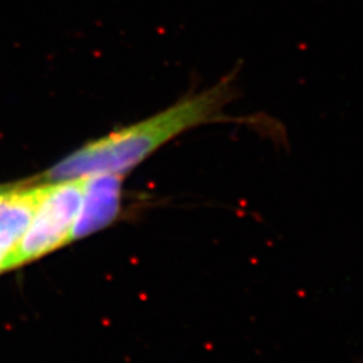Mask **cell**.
Segmentation results:
<instances>
[{"label":"cell","instance_id":"cell-1","mask_svg":"<svg viewBox=\"0 0 363 363\" xmlns=\"http://www.w3.org/2000/svg\"><path fill=\"white\" fill-rule=\"evenodd\" d=\"M237 76L238 72L234 69L206 89L186 94L152 116L84 144L46 169L38 181H70L94 175L124 177L189 130L214 123H244V118L226 115L228 106L240 96Z\"/></svg>","mask_w":363,"mask_h":363},{"label":"cell","instance_id":"cell-3","mask_svg":"<svg viewBox=\"0 0 363 363\" xmlns=\"http://www.w3.org/2000/svg\"><path fill=\"white\" fill-rule=\"evenodd\" d=\"M123 177L94 175L84 178V195L70 241L84 238L116 220L121 206Z\"/></svg>","mask_w":363,"mask_h":363},{"label":"cell","instance_id":"cell-2","mask_svg":"<svg viewBox=\"0 0 363 363\" xmlns=\"http://www.w3.org/2000/svg\"><path fill=\"white\" fill-rule=\"evenodd\" d=\"M42 183L38 205L9 259L7 269L31 262L70 242V232L82 202L84 179Z\"/></svg>","mask_w":363,"mask_h":363},{"label":"cell","instance_id":"cell-5","mask_svg":"<svg viewBox=\"0 0 363 363\" xmlns=\"http://www.w3.org/2000/svg\"><path fill=\"white\" fill-rule=\"evenodd\" d=\"M3 187H4V186H0V190H1V189H3Z\"/></svg>","mask_w":363,"mask_h":363},{"label":"cell","instance_id":"cell-4","mask_svg":"<svg viewBox=\"0 0 363 363\" xmlns=\"http://www.w3.org/2000/svg\"><path fill=\"white\" fill-rule=\"evenodd\" d=\"M19 240L15 238L7 232L0 230V272L7 269V264H9V259L11 256L15 247L18 245Z\"/></svg>","mask_w":363,"mask_h":363}]
</instances>
